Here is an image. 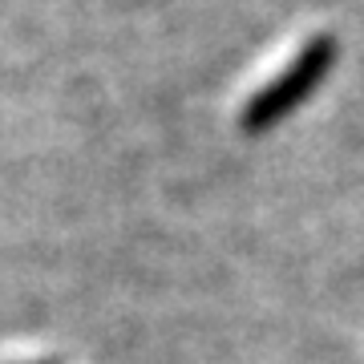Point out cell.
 <instances>
[{
    "label": "cell",
    "mask_w": 364,
    "mask_h": 364,
    "mask_svg": "<svg viewBox=\"0 0 364 364\" xmlns=\"http://www.w3.org/2000/svg\"><path fill=\"white\" fill-rule=\"evenodd\" d=\"M332 61H336V41L332 37L308 41V45L291 57V65L247 102V109H243V130H267V126H275L291 105H299L316 90V81L324 77V69L332 65Z\"/></svg>",
    "instance_id": "6da1fadb"
}]
</instances>
